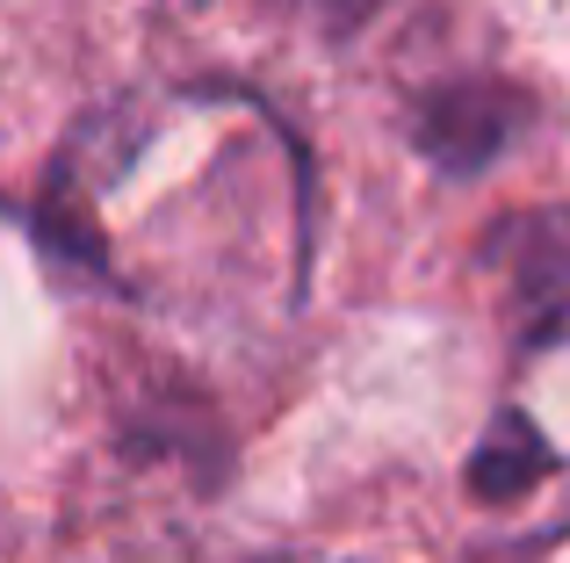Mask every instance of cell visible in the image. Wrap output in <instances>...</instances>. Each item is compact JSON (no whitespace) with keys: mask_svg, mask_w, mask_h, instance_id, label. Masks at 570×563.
Wrapping results in <instances>:
<instances>
[{"mask_svg":"<svg viewBox=\"0 0 570 563\" xmlns=\"http://www.w3.org/2000/svg\"><path fill=\"white\" fill-rule=\"evenodd\" d=\"M476 260L499 275V310L513 354L570 347V203L505 210L484 231Z\"/></svg>","mask_w":570,"mask_h":563,"instance_id":"1","label":"cell"},{"mask_svg":"<svg viewBox=\"0 0 570 563\" xmlns=\"http://www.w3.org/2000/svg\"><path fill=\"white\" fill-rule=\"evenodd\" d=\"M412 152L426 159L448 181H476L491 174L520 138L534 130V95L520 80H499V72H462V80H441L412 101Z\"/></svg>","mask_w":570,"mask_h":563,"instance_id":"2","label":"cell"},{"mask_svg":"<svg viewBox=\"0 0 570 563\" xmlns=\"http://www.w3.org/2000/svg\"><path fill=\"white\" fill-rule=\"evenodd\" d=\"M549 470H557V448L534 434L528 412H499V419H491V434L476 441V455H470V492L499 506V498L534 492Z\"/></svg>","mask_w":570,"mask_h":563,"instance_id":"3","label":"cell"},{"mask_svg":"<svg viewBox=\"0 0 570 563\" xmlns=\"http://www.w3.org/2000/svg\"><path fill=\"white\" fill-rule=\"evenodd\" d=\"M267 8L296 14V22H311L318 37H354V29L368 22V14L383 8V0H267Z\"/></svg>","mask_w":570,"mask_h":563,"instance_id":"4","label":"cell"}]
</instances>
